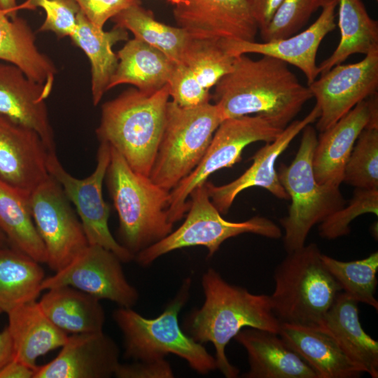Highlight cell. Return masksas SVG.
Returning a JSON list of instances; mask_svg holds the SVG:
<instances>
[{
    "label": "cell",
    "instance_id": "cell-34",
    "mask_svg": "<svg viewBox=\"0 0 378 378\" xmlns=\"http://www.w3.org/2000/svg\"><path fill=\"white\" fill-rule=\"evenodd\" d=\"M321 260L337 281L342 291L358 303L378 309L375 298L377 286L378 252L352 261H341L322 254Z\"/></svg>",
    "mask_w": 378,
    "mask_h": 378
},
{
    "label": "cell",
    "instance_id": "cell-29",
    "mask_svg": "<svg viewBox=\"0 0 378 378\" xmlns=\"http://www.w3.org/2000/svg\"><path fill=\"white\" fill-rule=\"evenodd\" d=\"M118 64L107 91L130 84L142 91H154L167 85L174 63L164 53L134 38L117 52Z\"/></svg>",
    "mask_w": 378,
    "mask_h": 378
},
{
    "label": "cell",
    "instance_id": "cell-14",
    "mask_svg": "<svg viewBox=\"0 0 378 378\" xmlns=\"http://www.w3.org/2000/svg\"><path fill=\"white\" fill-rule=\"evenodd\" d=\"M307 86L320 109L316 127L321 132L356 104L377 94L378 50L358 62L332 66Z\"/></svg>",
    "mask_w": 378,
    "mask_h": 378
},
{
    "label": "cell",
    "instance_id": "cell-36",
    "mask_svg": "<svg viewBox=\"0 0 378 378\" xmlns=\"http://www.w3.org/2000/svg\"><path fill=\"white\" fill-rule=\"evenodd\" d=\"M343 182L355 188L378 189V127L359 134L346 164Z\"/></svg>",
    "mask_w": 378,
    "mask_h": 378
},
{
    "label": "cell",
    "instance_id": "cell-9",
    "mask_svg": "<svg viewBox=\"0 0 378 378\" xmlns=\"http://www.w3.org/2000/svg\"><path fill=\"white\" fill-rule=\"evenodd\" d=\"M187 216L182 225L159 241L135 255L137 262L148 266L160 256L191 246H204L211 257L229 238L252 233L270 239L282 236L280 227L270 219L254 216L242 222H231L211 202L205 185L197 186L190 195Z\"/></svg>",
    "mask_w": 378,
    "mask_h": 378
},
{
    "label": "cell",
    "instance_id": "cell-21",
    "mask_svg": "<svg viewBox=\"0 0 378 378\" xmlns=\"http://www.w3.org/2000/svg\"><path fill=\"white\" fill-rule=\"evenodd\" d=\"M45 87L9 63H0V115L35 130L50 152L55 151Z\"/></svg>",
    "mask_w": 378,
    "mask_h": 378
},
{
    "label": "cell",
    "instance_id": "cell-20",
    "mask_svg": "<svg viewBox=\"0 0 378 378\" xmlns=\"http://www.w3.org/2000/svg\"><path fill=\"white\" fill-rule=\"evenodd\" d=\"M49 152L35 130L0 115V178L30 193L50 176Z\"/></svg>",
    "mask_w": 378,
    "mask_h": 378
},
{
    "label": "cell",
    "instance_id": "cell-43",
    "mask_svg": "<svg viewBox=\"0 0 378 378\" xmlns=\"http://www.w3.org/2000/svg\"><path fill=\"white\" fill-rule=\"evenodd\" d=\"M251 13L260 31L272 20L283 0H246Z\"/></svg>",
    "mask_w": 378,
    "mask_h": 378
},
{
    "label": "cell",
    "instance_id": "cell-28",
    "mask_svg": "<svg viewBox=\"0 0 378 378\" xmlns=\"http://www.w3.org/2000/svg\"><path fill=\"white\" fill-rule=\"evenodd\" d=\"M70 38L90 61L92 101L97 106L107 91L118 64L117 54L112 48L120 41L129 40L128 31L116 25L109 31L97 28L80 11L76 28Z\"/></svg>",
    "mask_w": 378,
    "mask_h": 378
},
{
    "label": "cell",
    "instance_id": "cell-24",
    "mask_svg": "<svg viewBox=\"0 0 378 378\" xmlns=\"http://www.w3.org/2000/svg\"><path fill=\"white\" fill-rule=\"evenodd\" d=\"M358 302L342 291L326 314L321 328L330 335L363 372L378 377V342L361 326Z\"/></svg>",
    "mask_w": 378,
    "mask_h": 378
},
{
    "label": "cell",
    "instance_id": "cell-41",
    "mask_svg": "<svg viewBox=\"0 0 378 378\" xmlns=\"http://www.w3.org/2000/svg\"><path fill=\"white\" fill-rule=\"evenodd\" d=\"M80 11L96 27L104 29L106 22L120 12L141 5V0H76Z\"/></svg>",
    "mask_w": 378,
    "mask_h": 378
},
{
    "label": "cell",
    "instance_id": "cell-47",
    "mask_svg": "<svg viewBox=\"0 0 378 378\" xmlns=\"http://www.w3.org/2000/svg\"><path fill=\"white\" fill-rule=\"evenodd\" d=\"M10 246L8 240L4 233L0 230V247Z\"/></svg>",
    "mask_w": 378,
    "mask_h": 378
},
{
    "label": "cell",
    "instance_id": "cell-26",
    "mask_svg": "<svg viewBox=\"0 0 378 378\" xmlns=\"http://www.w3.org/2000/svg\"><path fill=\"white\" fill-rule=\"evenodd\" d=\"M0 60L13 64L29 78L43 85L50 94L57 69L52 60L42 52L27 22L19 17L10 18L0 10Z\"/></svg>",
    "mask_w": 378,
    "mask_h": 378
},
{
    "label": "cell",
    "instance_id": "cell-5",
    "mask_svg": "<svg viewBox=\"0 0 378 378\" xmlns=\"http://www.w3.org/2000/svg\"><path fill=\"white\" fill-rule=\"evenodd\" d=\"M314 243L287 253L274 272L270 297L280 323L320 327L342 288Z\"/></svg>",
    "mask_w": 378,
    "mask_h": 378
},
{
    "label": "cell",
    "instance_id": "cell-46",
    "mask_svg": "<svg viewBox=\"0 0 378 378\" xmlns=\"http://www.w3.org/2000/svg\"><path fill=\"white\" fill-rule=\"evenodd\" d=\"M0 10L13 18L17 17V11L19 8L16 0H0Z\"/></svg>",
    "mask_w": 378,
    "mask_h": 378
},
{
    "label": "cell",
    "instance_id": "cell-13",
    "mask_svg": "<svg viewBox=\"0 0 378 378\" xmlns=\"http://www.w3.org/2000/svg\"><path fill=\"white\" fill-rule=\"evenodd\" d=\"M122 262L112 251L97 245L88 246L65 267L45 278L42 291L69 286L99 300H108L122 307H132L139 298L127 281Z\"/></svg>",
    "mask_w": 378,
    "mask_h": 378
},
{
    "label": "cell",
    "instance_id": "cell-18",
    "mask_svg": "<svg viewBox=\"0 0 378 378\" xmlns=\"http://www.w3.org/2000/svg\"><path fill=\"white\" fill-rule=\"evenodd\" d=\"M368 127H378L377 94L356 104L317 136L312 167L318 183L340 187L354 144Z\"/></svg>",
    "mask_w": 378,
    "mask_h": 378
},
{
    "label": "cell",
    "instance_id": "cell-35",
    "mask_svg": "<svg viewBox=\"0 0 378 378\" xmlns=\"http://www.w3.org/2000/svg\"><path fill=\"white\" fill-rule=\"evenodd\" d=\"M235 58L225 51L220 40L192 38L178 63L200 86L209 91L233 69Z\"/></svg>",
    "mask_w": 378,
    "mask_h": 378
},
{
    "label": "cell",
    "instance_id": "cell-30",
    "mask_svg": "<svg viewBox=\"0 0 378 378\" xmlns=\"http://www.w3.org/2000/svg\"><path fill=\"white\" fill-rule=\"evenodd\" d=\"M29 195L0 178V230L11 247L46 264V248L31 216Z\"/></svg>",
    "mask_w": 378,
    "mask_h": 378
},
{
    "label": "cell",
    "instance_id": "cell-11",
    "mask_svg": "<svg viewBox=\"0 0 378 378\" xmlns=\"http://www.w3.org/2000/svg\"><path fill=\"white\" fill-rule=\"evenodd\" d=\"M111 160V146L100 142L97 165L88 177L78 178L63 167L55 151L49 152L47 169L50 176L62 187L82 223L89 245H97L115 253L127 263L134 255L113 237L108 225L110 206L104 201L102 186Z\"/></svg>",
    "mask_w": 378,
    "mask_h": 378
},
{
    "label": "cell",
    "instance_id": "cell-17",
    "mask_svg": "<svg viewBox=\"0 0 378 378\" xmlns=\"http://www.w3.org/2000/svg\"><path fill=\"white\" fill-rule=\"evenodd\" d=\"M320 109L316 104L302 119L292 121L277 138L265 143L253 156V163L240 176L223 186L205 182L213 204L221 214H226L237 196L251 187H260L274 197L289 200V196L279 179L275 164L295 137L308 125L317 120Z\"/></svg>",
    "mask_w": 378,
    "mask_h": 378
},
{
    "label": "cell",
    "instance_id": "cell-40",
    "mask_svg": "<svg viewBox=\"0 0 378 378\" xmlns=\"http://www.w3.org/2000/svg\"><path fill=\"white\" fill-rule=\"evenodd\" d=\"M172 101L182 107H194L209 102L211 94L190 75L180 63L174 66L167 83Z\"/></svg>",
    "mask_w": 378,
    "mask_h": 378
},
{
    "label": "cell",
    "instance_id": "cell-32",
    "mask_svg": "<svg viewBox=\"0 0 378 378\" xmlns=\"http://www.w3.org/2000/svg\"><path fill=\"white\" fill-rule=\"evenodd\" d=\"M43 269L25 253L0 247V310L8 313L39 296L45 279Z\"/></svg>",
    "mask_w": 378,
    "mask_h": 378
},
{
    "label": "cell",
    "instance_id": "cell-2",
    "mask_svg": "<svg viewBox=\"0 0 378 378\" xmlns=\"http://www.w3.org/2000/svg\"><path fill=\"white\" fill-rule=\"evenodd\" d=\"M204 302L186 318V333L195 342L212 343L218 369L225 377L235 378L239 369L225 354L230 341L244 328L278 333L281 323L275 316L270 295L253 294L226 281L214 269L203 274Z\"/></svg>",
    "mask_w": 378,
    "mask_h": 378
},
{
    "label": "cell",
    "instance_id": "cell-38",
    "mask_svg": "<svg viewBox=\"0 0 378 378\" xmlns=\"http://www.w3.org/2000/svg\"><path fill=\"white\" fill-rule=\"evenodd\" d=\"M365 214L378 215V189L355 188L348 206H344L320 223L321 237L335 239L350 232V224Z\"/></svg>",
    "mask_w": 378,
    "mask_h": 378
},
{
    "label": "cell",
    "instance_id": "cell-3",
    "mask_svg": "<svg viewBox=\"0 0 378 378\" xmlns=\"http://www.w3.org/2000/svg\"><path fill=\"white\" fill-rule=\"evenodd\" d=\"M168 85L154 91L130 88L102 104L96 130L136 172L148 176L162 136Z\"/></svg>",
    "mask_w": 378,
    "mask_h": 378
},
{
    "label": "cell",
    "instance_id": "cell-37",
    "mask_svg": "<svg viewBox=\"0 0 378 378\" xmlns=\"http://www.w3.org/2000/svg\"><path fill=\"white\" fill-rule=\"evenodd\" d=\"M323 0H283L272 20L260 30L262 42L286 38L300 31Z\"/></svg>",
    "mask_w": 378,
    "mask_h": 378
},
{
    "label": "cell",
    "instance_id": "cell-25",
    "mask_svg": "<svg viewBox=\"0 0 378 378\" xmlns=\"http://www.w3.org/2000/svg\"><path fill=\"white\" fill-rule=\"evenodd\" d=\"M14 358L34 369L37 359L62 347L68 335L55 326L41 309L38 301L19 306L8 313Z\"/></svg>",
    "mask_w": 378,
    "mask_h": 378
},
{
    "label": "cell",
    "instance_id": "cell-12",
    "mask_svg": "<svg viewBox=\"0 0 378 378\" xmlns=\"http://www.w3.org/2000/svg\"><path fill=\"white\" fill-rule=\"evenodd\" d=\"M31 216L55 272L65 267L89 245L82 223L62 187L52 176L29 195Z\"/></svg>",
    "mask_w": 378,
    "mask_h": 378
},
{
    "label": "cell",
    "instance_id": "cell-8",
    "mask_svg": "<svg viewBox=\"0 0 378 378\" xmlns=\"http://www.w3.org/2000/svg\"><path fill=\"white\" fill-rule=\"evenodd\" d=\"M223 121L215 104L182 107L169 101L150 180L170 192L197 166Z\"/></svg>",
    "mask_w": 378,
    "mask_h": 378
},
{
    "label": "cell",
    "instance_id": "cell-16",
    "mask_svg": "<svg viewBox=\"0 0 378 378\" xmlns=\"http://www.w3.org/2000/svg\"><path fill=\"white\" fill-rule=\"evenodd\" d=\"M338 3L339 0H323L321 14L316 21L306 29L286 38L261 43L221 39L220 43L228 54L234 57L260 54L293 65L304 74L308 85L319 75L316 54L323 38L336 27Z\"/></svg>",
    "mask_w": 378,
    "mask_h": 378
},
{
    "label": "cell",
    "instance_id": "cell-48",
    "mask_svg": "<svg viewBox=\"0 0 378 378\" xmlns=\"http://www.w3.org/2000/svg\"><path fill=\"white\" fill-rule=\"evenodd\" d=\"M30 1V0H26L25 1Z\"/></svg>",
    "mask_w": 378,
    "mask_h": 378
},
{
    "label": "cell",
    "instance_id": "cell-33",
    "mask_svg": "<svg viewBox=\"0 0 378 378\" xmlns=\"http://www.w3.org/2000/svg\"><path fill=\"white\" fill-rule=\"evenodd\" d=\"M115 25L131 31L134 38L155 48L174 64L178 63L192 38L183 29L157 20L141 5L132 6L112 18Z\"/></svg>",
    "mask_w": 378,
    "mask_h": 378
},
{
    "label": "cell",
    "instance_id": "cell-44",
    "mask_svg": "<svg viewBox=\"0 0 378 378\" xmlns=\"http://www.w3.org/2000/svg\"><path fill=\"white\" fill-rule=\"evenodd\" d=\"M35 370L13 357L0 369V378H34Z\"/></svg>",
    "mask_w": 378,
    "mask_h": 378
},
{
    "label": "cell",
    "instance_id": "cell-31",
    "mask_svg": "<svg viewBox=\"0 0 378 378\" xmlns=\"http://www.w3.org/2000/svg\"><path fill=\"white\" fill-rule=\"evenodd\" d=\"M339 43L318 66L319 75L342 64L349 56L378 50V22L368 14L361 0H339Z\"/></svg>",
    "mask_w": 378,
    "mask_h": 378
},
{
    "label": "cell",
    "instance_id": "cell-42",
    "mask_svg": "<svg viewBox=\"0 0 378 378\" xmlns=\"http://www.w3.org/2000/svg\"><path fill=\"white\" fill-rule=\"evenodd\" d=\"M114 376L118 378H172L174 374L165 358L154 360H135L119 363Z\"/></svg>",
    "mask_w": 378,
    "mask_h": 378
},
{
    "label": "cell",
    "instance_id": "cell-49",
    "mask_svg": "<svg viewBox=\"0 0 378 378\" xmlns=\"http://www.w3.org/2000/svg\"><path fill=\"white\" fill-rule=\"evenodd\" d=\"M375 1H377L378 0H375Z\"/></svg>",
    "mask_w": 378,
    "mask_h": 378
},
{
    "label": "cell",
    "instance_id": "cell-1",
    "mask_svg": "<svg viewBox=\"0 0 378 378\" xmlns=\"http://www.w3.org/2000/svg\"><path fill=\"white\" fill-rule=\"evenodd\" d=\"M214 87L211 97L223 120L255 114L281 130L313 98L287 63L267 55L236 56L233 69Z\"/></svg>",
    "mask_w": 378,
    "mask_h": 378
},
{
    "label": "cell",
    "instance_id": "cell-19",
    "mask_svg": "<svg viewBox=\"0 0 378 378\" xmlns=\"http://www.w3.org/2000/svg\"><path fill=\"white\" fill-rule=\"evenodd\" d=\"M58 355L38 365L34 378H108L120 356L115 342L104 331L72 334Z\"/></svg>",
    "mask_w": 378,
    "mask_h": 378
},
{
    "label": "cell",
    "instance_id": "cell-45",
    "mask_svg": "<svg viewBox=\"0 0 378 378\" xmlns=\"http://www.w3.org/2000/svg\"><path fill=\"white\" fill-rule=\"evenodd\" d=\"M3 313L0 310V314ZM14 357L12 340L7 327L0 331V369Z\"/></svg>",
    "mask_w": 378,
    "mask_h": 378
},
{
    "label": "cell",
    "instance_id": "cell-22",
    "mask_svg": "<svg viewBox=\"0 0 378 378\" xmlns=\"http://www.w3.org/2000/svg\"><path fill=\"white\" fill-rule=\"evenodd\" d=\"M246 350V378H317L312 368L278 334L244 328L234 337Z\"/></svg>",
    "mask_w": 378,
    "mask_h": 378
},
{
    "label": "cell",
    "instance_id": "cell-6",
    "mask_svg": "<svg viewBox=\"0 0 378 378\" xmlns=\"http://www.w3.org/2000/svg\"><path fill=\"white\" fill-rule=\"evenodd\" d=\"M192 280L187 278L175 298L159 316L144 317L132 307H120L113 320L124 339L125 356L134 360H154L174 354L202 374L216 369L215 358L188 335L179 326L178 314L187 302Z\"/></svg>",
    "mask_w": 378,
    "mask_h": 378
},
{
    "label": "cell",
    "instance_id": "cell-15",
    "mask_svg": "<svg viewBox=\"0 0 378 378\" xmlns=\"http://www.w3.org/2000/svg\"><path fill=\"white\" fill-rule=\"evenodd\" d=\"M192 38L254 41L258 28L246 0H166Z\"/></svg>",
    "mask_w": 378,
    "mask_h": 378
},
{
    "label": "cell",
    "instance_id": "cell-27",
    "mask_svg": "<svg viewBox=\"0 0 378 378\" xmlns=\"http://www.w3.org/2000/svg\"><path fill=\"white\" fill-rule=\"evenodd\" d=\"M38 301L50 321L64 332L103 330L106 316L100 300L69 286L50 288Z\"/></svg>",
    "mask_w": 378,
    "mask_h": 378
},
{
    "label": "cell",
    "instance_id": "cell-39",
    "mask_svg": "<svg viewBox=\"0 0 378 378\" xmlns=\"http://www.w3.org/2000/svg\"><path fill=\"white\" fill-rule=\"evenodd\" d=\"M41 8L46 13L45 20L38 31H50L58 38L70 36L74 32L80 7L76 0H30L18 6L19 9Z\"/></svg>",
    "mask_w": 378,
    "mask_h": 378
},
{
    "label": "cell",
    "instance_id": "cell-10",
    "mask_svg": "<svg viewBox=\"0 0 378 378\" xmlns=\"http://www.w3.org/2000/svg\"><path fill=\"white\" fill-rule=\"evenodd\" d=\"M282 130L259 115L224 120L197 166L170 191L167 209L169 222L174 224L183 217L189 209L190 194L210 175L240 162L243 150L248 145L256 141L272 142Z\"/></svg>",
    "mask_w": 378,
    "mask_h": 378
},
{
    "label": "cell",
    "instance_id": "cell-23",
    "mask_svg": "<svg viewBox=\"0 0 378 378\" xmlns=\"http://www.w3.org/2000/svg\"><path fill=\"white\" fill-rule=\"evenodd\" d=\"M279 335L312 368L317 378H356L363 373L321 327L281 323Z\"/></svg>",
    "mask_w": 378,
    "mask_h": 378
},
{
    "label": "cell",
    "instance_id": "cell-4",
    "mask_svg": "<svg viewBox=\"0 0 378 378\" xmlns=\"http://www.w3.org/2000/svg\"><path fill=\"white\" fill-rule=\"evenodd\" d=\"M105 178L118 215L120 244L134 256L172 232L170 192L133 170L112 147Z\"/></svg>",
    "mask_w": 378,
    "mask_h": 378
},
{
    "label": "cell",
    "instance_id": "cell-7",
    "mask_svg": "<svg viewBox=\"0 0 378 378\" xmlns=\"http://www.w3.org/2000/svg\"><path fill=\"white\" fill-rule=\"evenodd\" d=\"M298 152L288 164L278 168L279 179L291 200L288 215L280 220L287 253L305 245L312 228L345 206L339 186L321 184L315 178L312 158L317 134L312 124L302 131Z\"/></svg>",
    "mask_w": 378,
    "mask_h": 378
}]
</instances>
